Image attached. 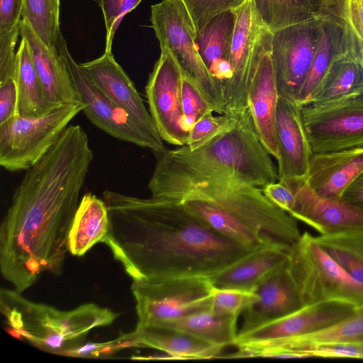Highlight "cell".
Listing matches in <instances>:
<instances>
[{
	"label": "cell",
	"instance_id": "1",
	"mask_svg": "<svg viewBox=\"0 0 363 363\" xmlns=\"http://www.w3.org/2000/svg\"><path fill=\"white\" fill-rule=\"evenodd\" d=\"M92 160L86 132L69 125L15 189L0 228V267L18 293L45 272L62 273Z\"/></svg>",
	"mask_w": 363,
	"mask_h": 363
},
{
	"label": "cell",
	"instance_id": "2",
	"mask_svg": "<svg viewBox=\"0 0 363 363\" xmlns=\"http://www.w3.org/2000/svg\"><path fill=\"white\" fill-rule=\"evenodd\" d=\"M103 197L110 221L104 243L133 280L209 277L254 250L217 232L179 202L110 190Z\"/></svg>",
	"mask_w": 363,
	"mask_h": 363
},
{
	"label": "cell",
	"instance_id": "3",
	"mask_svg": "<svg viewBox=\"0 0 363 363\" xmlns=\"http://www.w3.org/2000/svg\"><path fill=\"white\" fill-rule=\"evenodd\" d=\"M148 183L152 197L178 201L193 189L233 183L262 189L276 182L278 172L257 135L249 108L228 130L195 150L186 145L155 155Z\"/></svg>",
	"mask_w": 363,
	"mask_h": 363
},
{
	"label": "cell",
	"instance_id": "4",
	"mask_svg": "<svg viewBox=\"0 0 363 363\" xmlns=\"http://www.w3.org/2000/svg\"><path fill=\"white\" fill-rule=\"evenodd\" d=\"M177 202L217 232L250 249H287L301 235L296 219L259 187L211 183L193 189Z\"/></svg>",
	"mask_w": 363,
	"mask_h": 363
},
{
	"label": "cell",
	"instance_id": "5",
	"mask_svg": "<svg viewBox=\"0 0 363 363\" xmlns=\"http://www.w3.org/2000/svg\"><path fill=\"white\" fill-rule=\"evenodd\" d=\"M16 290L1 289L0 310L18 335L45 351L66 354L79 347L91 329L111 325L118 314L95 303L71 311L33 302Z\"/></svg>",
	"mask_w": 363,
	"mask_h": 363
},
{
	"label": "cell",
	"instance_id": "6",
	"mask_svg": "<svg viewBox=\"0 0 363 363\" xmlns=\"http://www.w3.org/2000/svg\"><path fill=\"white\" fill-rule=\"evenodd\" d=\"M289 272L305 306L323 301L363 305V283L352 277L308 232L286 250Z\"/></svg>",
	"mask_w": 363,
	"mask_h": 363
},
{
	"label": "cell",
	"instance_id": "7",
	"mask_svg": "<svg viewBox=\"0 0 363 363\" xmlns=\"http://www.w3.org/2000/svg\"><path fill=\"white\" fill-rule=\"evenodd\" d=\"M150 22L160 48H168L184 77L201 91L215 113L225 114V101L198 52L196 30L182 0L151 6Z\"/></svg>",
	"mask_w": 363,
	"mask_h": 363
},
{
	"label": "cell",
	"instance_id": "8",
	"mask_svg": "<svg viewBox=\"0 0 363 363\" xmlns=\"http://www.w3.org/2000/svg\"><path fill=\"white\" fill-rule=\"evenodd\" d=\"M137 325H161L211 309L214 287L208 277L171 276L133 280Z\"/></svg>",
	"mask_w": 363,
	"mask_h": 363
},
{
	"label": "cell",
	"instance_id": "9",
	"mask_svg": "<svg viewBox=\"0 0 363 363\" xmlns=\"http://www.w3.org/2000/svg\"><path fill=\"white\" fill-rule=\"evenodd\" d=\"M82 104H67L36 117L16 115L0 123V164L10 172L28 170L57 141Z\"/></svg>",
	"mask_w": 363,
	"mask_h": 363
},
{
	"label": "cell",
	"instance_id": "10",
	"mask_svg": "<svg viewBox=\"0 0 363 363\" xmlns=\"http://www.w3.org/2000/svg\"><path fill=\"white\" fill-rule=\"evenodd\" d=\"M56 49L65 62L74 86L84 105L83 112L90 121L111 136L143 148L155 155L166 150L153 140L124 109L113 102L92 82L69 54L62 34Z\"/></svg>",
	"mask_w": 363,
	"mask_h": 363
},
{
	"label": "cell",
	"instance_id": "11",
	"mask_svg": "<svg viewBox=\"0 0 363 363\" xmlns=\"http://www.w3.org/2000/svg\"><path fill=\"white\" fill-rule=\"evenodd\" d=\"M301 116L313 153L363 147V94L301 106Z\"/></svg>",
	"mask_w": 363,
	"mask_h": 363
},
{
	"label": "cell",
	"instance_id": "12",
	"mask_svg": "<svg viewBox=\"0 0 363 363\" xmlns=\"http://www.w3.org/2000/svg\"><path fill=\"white\" fill-rule=\"evenodd\" d=\"M323 19L294 24L272 33L271 57L279 96L296 101L316 52Z\"/></svg>",
	"mask_w": 363,
	"mask_h": 363
},
{
	"label": "cell",
	"instance_id": "13",
	"mask_svg": "<svg viewBox=\"0 0 363 363\" xmlns=\"http://www.w3.org/2000/svg\"><path fill=\"white\" fill-rule=\"evenodd\" d=\"M160 49V56L145 86L149 112L164 141L184 146L187 144L189 131L182 106L183 74L169 50Z\"/></svg>",
	"mask_w": 363,
	"mask_h": 363
},
{
	"label": "cell",
	"instance_id": "14",
	"mask_svg": "<svg viewBox=\"0 0 363 363\" xmlns=\"http://www.w3.org/2000/svg\"><path fill=\"white\" fill-rule=\"evenodd\" d=\"M272 33L262 30L255 49V65L248 91L247 107L262 146L277 160L276 112L279 94L271 57Z\"/></svg>",
	"mask_w": 363,
	"mask_h": 363
},
{
	"label": "cell",
	"instance_id": "15",
	"mask_svg": "<svg viewBox=\"0 0 363 363\" xmlns=\"http://www.w3.org/2000/svg\"><path fill=\"white\" fill-rule=\"evenodd\" d=\"M234 11L236 22L230 52L233 75L225 96V114L228 115H237L248 108L247 96L256 45L265 27L252 0H246Z\"/></svg>",
	"mask_w": 363,
	"mask_h": 363
},
{
	"label": "cell",
	"instance_id": "16",
	"mask_svg": "<svg viewBox=\"0 0 363 363\" xmlns=\"http://www.w3.org/2000/svg\"><path fill=\"white\" fill-rule=\"evenodd\" d=\"M286 185L294 193L296 203L289 213L311 226L320 235L363 232V208L343 199H323L315 194L306 179Z\"/></svg>",
	"mask_w": 363,
	"mask_h": 363
},
{
	"label": "cell",
	"instance_id": "17",
	"mask_svg": "<svg viewBox=\"0 0 363 363\" xmlns=\"http://www.w3.org/2000/svg\"><path fill=\"white\" fill-rule=\"evenodd\" d=\"M356 307L342 301H323L306 305L289 315L253 330L238 333V344L299 337L324 330L352 314Z\"/></svg>",
	"mask_w": 363,
	"mask_h": 363
},
{
	"label": "cell",
	"instance_id": "18",
	"mask_svg": "<svg viewBox=\"0 0 363 363\" xmlns=\"http://www.w3.org/2000/svg\"><path fill=\"white\" fill-rule=\"evenodd\" d=\"M278 143V181L288 184L306 179L313 152L303 125L301 106L279 96L276 112Z\"/></svg>",
	"mask_w": 363,
	"mask_h": 363
},
{
	"label": "cell",
	"instance_id": "19",
	"mask_svg": "<svg viewBox=\"0 0 363 363\" xmlns=\"http://www.w3.org/2000/svg\"><path fill=\"white\" fill-rule=\"evenodd\" d=\"M79 65L113 102L127 111L153 140L164 144L141 96L111 52L105 51L99 58Z\"/></svg>",
	"mask_w": 363,
	"mask_h": 363
},
{
	"label": "cell",
	"instance_id": "20",
	"mask_svg": "<svg viewBox=\"0 0 363 363\" xmlns=\"http://www.w3.org/2000/svg\"><path fill=\"white\" fill-rule=\"evenodd\" d=\"M336 342L363 345V305L324 330L299 337L245 343V352L247 357L308 358L310 355L302 352L304 348Z\"/></svg>",
	"mask_w": 363,
	"mask_h": 363
},
{
	"label": "cell",
	"instance_id": "21",
	"mask_svg": "<svg viewBox=\"0 0 363 363\" xmlns=\"http://www.w3.org/2000/svg\"><path fill=\"white\" fill-rule=\"evenodd\" d=\"M257 300L244 312L242 333L289 315L305 305L286 262L265 277L253 291Z\"/></svg>",
	"mask_w": 363,
	"mask_h": 363
},
{
	"label": "cell",
	"instance_id": "22",
	"mask_svg": "<svg viewBox=\"0 0 363 363\" xmlns=\"http://www.w3.org/2000/svg\"><path fill=\"white\" fill-rule=\"evenodd\" d=\"M20 37L28 42L31 58L48 102L53 107L84 104L62 57L56 48L48 47L23 20Z\"/></svg>",
	"mask_w": 363,
	"mask_h": 363
},
{
	"label": "cell",
	"instance_id": "23",
	"mask_svg": "<svg viewBox=\"0 0 363 363\" xmlns=\"http://www.w3.org/2000/svg\"><path fill=\"white\" fill-rule=\"evenodd\" d=\"M112 345L114 352L128 347H146L177 359L218 357L223 349L179 330L158 325H137L133 332L113 340Z\"/></svg>",
	"mask_w": 363,
	"mask_h": 363
},
{
	"label": "cell",
	"instance_id": "24",
	"mask_svg": "<svg viewBox=\"0 0 363 363\" xmlns=\"http://www.w3.org/2000/svg\"><path fill=\"white\" fill-rule=\"evenodd\" d=\"M362 171L363 147L313 153L306 182L320 198H340Z\"/></svg>",
	"mask_w": 363,
	"mask_h": 363
},
{
	"label": "cell",
	"instance_id": "25",
	"mask_svg": "<svg viewBox=\"0 0 363 363\" xmlns=\"http://www.w3.org/2000/svg\"><path fill=\"white\" fill-rule=\"evenodd\" d=\"M235 22L234 10L222 12L210 20L195 39L199 55L225 101L233 75L230 52Z\"/></svg>",
	"mask_w": 363,
	"mask_h": 363
},
{
	"label": "cell",
	"instance_id": "26",
	"mask_svg": "<svg viewBox=\"0 0 363 363\" xmlns=\"http://www.w3.org/2000/svg\"><path fill=\"white\" fill-rule=\"evenodd\" d=\"M286 250L272 246L257 248L208 277L216 289L253 291L259 283L286 262Z\"/></svg>",
	"mask_w": 363,
	"mask_h": 363
},
{
	"label": "cell",
	"instance_id": "27",
	"mask_svg": "<svg viewBox=\"0 0 363 363\" xmlns=\"http://www.w3.org/2000/svg\"><path fill=\"white\" fill-rule=\"evenodd\" d=\"M110 229L105 201L90 192L80 200L69 235V251L81 257L98 242H104Z\"/></svg>",
	"mask_w": 363,
	"mask_h": 363
},
{
	"label": "cell",
	"instance_id": "28",
	"mask_svg": "<svg viewBox=\"0 0 363 363\" xmlns=\"http://www.w3.org/2000/svg\"><path fill=\"white\" fill-rule=\"evenodd\" d=\"M272 33L294 24L332 16L333 0H252Z\"/></svg>",
	"mask_w": 363,
	"mask_h": 363
},
{
	"label": "cell",
	"instance_id": "29",
	"mask_svg": "<svg viewBox=\"0 0 363 363\" xmlns=\"http://www.w3.org/2000/svg\"><path fill=\"white\" fill-rule=\"evenodd\" d=\"M342 54L341 28L333 16H328L322 21L316 52L296 100L300 106L310 104L331 65Z\"/></svg>",
	"mask_w": 363,
	"mask_h": 363
},
{
	"label": "cell",
	"instance_id": "30",
	"mask_svg": "<svg viewBox=\"0 0 363 363\" xmlns=\"http://www.w3.org/2000/svg\"><path fill=\"white\" fill-rule=\"evenodd\" d=\"M16 82L18 116H40L55 108L45 99L31 58L28 42L23 37H21V42L16 54Z\"/></svg>",
	"mask_w": 363,
	"mask_h": 363
},
{
	"label": "cell",
	"instance_id": "31",
	"mask_svg": "<svg viewBox=\"0 0 363 363\" xmlns=\"http://www.w3.org/2000/svg\"><path fill=\"white\" fill-rule=\"evenodd\" d=\"M236 315L218 313L211 309L203 311L161 325L190 334L211 344L225 347L236 341Z\"/></svg>",
	"mask_w": 363,
	"mask_h": 363
},
{
	"label": "cell",
	"instance_id": "32",
	"mask_svg": "<svg viewBox=\"0 0 363 363\" xmlns=\"http://www.w3.org/2000/svg\"><path fill=\"white\" fill-rule=\"evenodd\" d=\"M363 94V66L340 55L333 63L310 104H325Z\"/></svg>",
	"mask_w": 363,
	"mask_h": 363
},
{
	"label": "cell",
	"instance_id": "33",
	"mask_svg": "<svg viewBox=\"0 0 363 363\" xmlns=\"http://www.w3.org/2000/svg\"><path fill=\"white\" fill-rule=\"evenodd\" d=\"M332 16L341 28L342 54L363 66V0H333Z\"/></svg>",
	"mask_w": 363,
	"mask_h": 363
},
{
	"label": "cell",
	"instance_id": "34",
	"mask_svg": "<svg viewBox=\"0 0 363 363\" xmlns=\"http://www.w3.org/2000/svg\"><path fill=\"white\" fill-rule=\"evenodd\" d=\"M315 240L352 277L363 283V232L320 235Z\"/></svg>",
	"mask_w": 363,
	"mask_h": 363
},
{
	"label": "cell",
	"instance_id": "35",
	"mask_svg": "<svg viewBox=\"0 0 363 363\" xmlns=\"http://www.w3.org/2000/svg\"><path fill=\"white\" fill-rule=\"evenodd\" d=\"M60 0H23L21 18L50 48H56L60 29Z\"/></svg>",
	"mask_w": 363,
	"mask_h": 363
},
{
	"label": "cell",
	"instance_id": "36",
	"mask_svg": "<svg viewBox=\"0 0 363 363\" xmlns=\"http://www.w3.org/2000/svg\"><path fill=\"white\" fill-rule=\"evenodd\" d=\"M213 113L208 112L191 128L186 145L189 149H197L228 130L234 123L238 115L223 114L216 116Z\"/></svg>",
	"mask_w": 363,
	"mask_h": 363
},
{
	"label": "cell",
	"instance_id": "37",
	"mask_svg": "<svg viewBox=\"0 0 363 363\" xmlns=\"http://www.w3.org/2000/svg\"><path fill=\"white\" fill-rule=\"evenodd\" d=\"M195 26L196 34L218 14L234 10L246 0H182Z\"/></svg>",
	"mask_w": 363,
	"mask_h": 363
},
{
	"label": "cell",
	"instance_id": "38",
	"mask_svg": "<svg viewBox=\"0 0 363 363\" xmlns=\"http://www.w3.org/2000/svg\"><path fill=\"white\" fill-rule=\"evenodd\" d=\"M257 298L254 291L214 288L211 310L218 313L239 316Z\"/></svg>",
	"mask_w": 363,
	"mask_h": 363
},
{
	"label": "cell",
	"instance_id": "39",
	"mask_svg": "<svg viewBox=\"0 0 363 363\" xmlns=\"http://www.w3.org/2000/svg\"><path fill=\"white\" fill-rule=\"evenodd\" d=\"M182 106L189 131L203 115L210 111L215 112L197 86L184 75L182 84Z\"/></svg>",
	"mask_w": 363,
	"mask_h": 363
},
{
	"label": "cell",
	"instance_id": "40",
	"mask_svg": "<svg viewBox=\"0 0 363 363\" xmlns=\"http://www.w3.org/2000/svg\"><path fill=\"white\" fill-rule=\"evenodd\" d=\"M142 0H95L101 8L106 27V52H111L116 32L126 13Z\"/></svg>",
	"mask_w": 363,
	"mask_h": 363
},
{
	"label": "cell",
	"instance_id": "41",
	"mask_svg": "<svg viewBox=\"0 0 363 363\" xmlns=\"http://www.w3.org/2000/svg\"><path fill=\"white\" fill-rule=\"evenodd\" d=\"M302 352L311 357L363 359V345L336 342L310 345Z\"/></svg>",
	"mask_w": 363,
	"mask_h": 363
},
{
	"label": "cell",
	"instance_id": "42",
	"mask_svg": "<svg viewBox=\"0 0 363 363\" xmlns=\"http://www.w3.org/2000/svg\"><path fill=\"white\" fill-rule=\"evenodd\" d=\"M18 92L16 78L0 82V123L18 115Z\"/></svg>",
	"mask_w": 363,
	"mask_h": 363
},
{
	"label": "cell",
	"instance_id": "43",
	"mask_svg": "<svg viewBox=\"0 0 363 363\" xmlns=\"http://www.w3.org/2000/svg\"><path fill=\"white\" fill-rule=\"evenodd\" d=\"M23 0H0V35L19 30Z\"/></svg>",
	"mask_w": 363,
	"mask_h": 363
},
{
	"label": "cell",
	"instance_id": "44",
	"mask_svg": "<svg viewBox=\"0 0 363 363\" xmlns=\"http://www.w3.org/2000/svg\"><path fill=\"white\" fill-rule=\"evenodd\" d=\"M266 197L277 207L288 213L292 211L296 199L292 191L281 182L267 184L262 188Z\"/></svg>",
	"mask_w": 363,
	"mask_h": 363
},
{
	"label": "cell",
	"instance_id": "45",
	"mask_svg": "<svg viewBox=\"0 0 363 363\" xmlns=\"http://www.w3.org/2000/svg\"><path fill=\"white\" fill-rule=\"evenodd\" d=\"M341 198L363 208V171L345 189Z\"/></svg>",
	"mask_w": 363,
	"mask_h": 363
}]
</instances>
